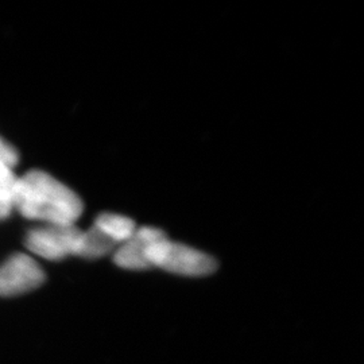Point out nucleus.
Wrapping results in <instances>:
<instances>
[{
  "instance_id": "nucleus-4",
  "label": "nucleus",
  "mask_w": 364,
  "mask_h": 364,
  "mask_svg": "<svg viewBox=\"0 0 364 364\" xmlns=\"http://www.w3.org/2000/svg\"><path fill=\"white\" fill-rule=\"evenodd\" d=\"M42 267L26 254H14L0 266V297H15L45 282Z\"/></svg>"
},
{
  "instance_id": "nucleus-6",
  "label": "nucleus",
  "mask_w": 364,
  "mask_h": 364,
  "mask_svg": "<svg viewBox=\"0 0 364 364\" xmlns=\"http://www.w3.org/2000/svg\"><path fill=\"white\" fill-rule=\"evenodd\" d=\"M95 225L115 240L119 246L127 242L136 231V225L132 219L117 213H102L97 216Z\"/></svg>"
},
{
  "instance_id": "nucleus-8",
  "label": "nucleus",
  "mask_w": 364,
  "mask_h": 364,
  "mask_svg": "<svg viewBox=\"0 0 364 364\" xmlns=\"http://www.w3.org/2000/svg\"><path fill=\"white\" fill-rule=\"evenodd\" d=\"M18 177L14 169L0 162V220L7 219L14 210V196Z\"/></svg>"
},
{
  "instance_id": "nucleus-5",
  "label": "nucleus",
  "mask_w": 364,
  "mask_h": 364,
  "mask_svg": "<svg viewBox=\"0 0 364 364\" xmlns=\"http://www.w3.org/2000/svg\"><path fill=\"white\" fill-rule=\"evenodd\" d=\"M165 232L154 227L136 228L135 234L127 242L120 245L115 252V263L122 269L127 270H149L146 260V248Z\"/></svg>"
},
{
  "instance_id": "nucleus-3",
  "label": "nucleus",
  "mask_w": 364,
  "mask_h": 364,
  "mask_svg": "<svg viewBox=\"0 0 364 364\" xmlns=\"http://www.w3.org/2000/svg\"><path fill=\"white\" fill-rule=\"evenodd\" d=\"M84 231L76 224H42L25 236L27 250L48 260L65 259L70 255L80 257Z\"/></svg>"
},
{
  "instance_id": "nucleus-7",
  "label": "nucleus",
  "mask_w": 364,
  "mask_h": 364,
  "mask_svg": "<svg viewBox=\"0 0 364 364\" xmlns=\"http://www.w3.org/2000/svg\"><path fill=\"white\" fill-rule=\"evenodd\" d=\"M117 246L119 245L115 240L93 224L90 230L84 231L80 257L85 259H97L117 250Z\"/></svg>"
},
{
  "instance_id": "nucleus-1",
  "label": "nucleus",
  "mask_w": 364,
  "mask_h": 364,
  "mask_svg": "<svg viewBox=\"0 0 364 364\" xmlns=\"http://www.w3.org/2000/svg\"><path fill=\"white\" fill-rule=\"evenodd\" d=\"M14 209L25 219L43 224H75L84 204L70 188L42 170H30L18 177Z\"/></svg>"
},
{
  "instance_id": "nucleus-9",
  "label": "nucleus",
  "mask_w": 364,
  "mask_h": 364,
  "mask_svg": "<svg viewBox=\"0 0 364 364\" xmlns=\"http://www.w3.org/2000/svg\"><path fill=\"white\" fill-rule=\"evenodd\" d=\"M19 161V156L16 149L13 147L11 144H7L1 136H0V162H3L4 165L10 166L14 169L16 166Z\"/></svg>"
},
{
  "instance_id": "nucleus-2",
  "label": "nucleus",
  "mask_w": 364,
  "mask_h": 364,
  "mask_svg": "<svg viewBox=\"0 0 364 364\" xmlns=\"http://www.w3.org/2000/svg\"><path fill=\"white\" fill-rule=\"evenodd\" d=\"M149 269L158 267L186 277H204L215 273L218 262L196 248L169 240L166 234L154 239L146 248Z\"/></svg>"
}]
</instances>
